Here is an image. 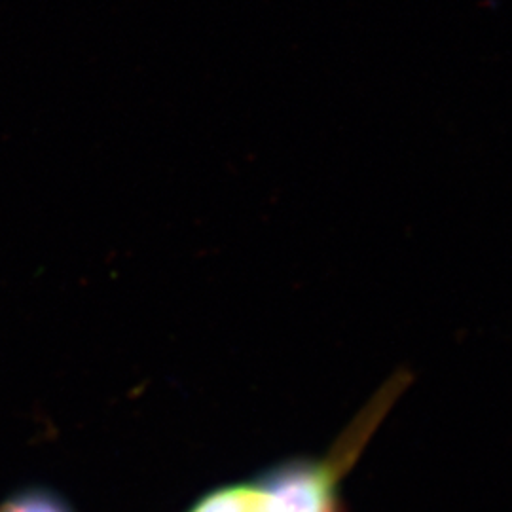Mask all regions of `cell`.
I'll return each mask as SVG.
<instances>
[{
    "mask_svg": "<svg viewBox=\"0 0 512 512\" xmlns=\"http://www.w3.org/2000/svg\"><path fill=\"white\" fill-rule=\"evenodd\" d=\"M387 403L366 408L327 458L287 463L247 484L207 495L190 512H342L340 486L365 448Z\"/></svg>",
    "mask_w": 512,
    "mask_h": 512,
    "instance_id": "1",
    "label": "cell"
},
{
    "mask_svg": "<svg viewBox=\"0 0 512 512\" xmlns=\"http://www.w3.org/2000/svg\"><path fill=\"white\" fill-rule=\"evenodd\" d=\"M0 512H69L65 505L55 501L54 497L44 494H25L8 501Z\"/></svg>",
    "mask_w": 512,
    "mask_h": 512,
    "instance_id": "2",
    "label": "cell"
}]
</instances>
